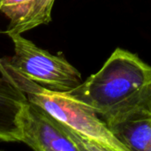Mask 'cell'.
<instances>
[{"label": "cell", "mask_w": 151, "mask_h": 151, "mask_svg": "<svg viewBox=\"0 0 151 151\" xmlns=\"http://www.w3.org/2000/svg\"><path fill=\"white\" fill-rule=\"evenodd\" d=\"M68 91L110 126L151 112V65L137 54L117 48L98 72Z\"/></svg>", "instance_id": "1"}, {"label": "cell", "mask_w": 151, "mask_h": 151, "mask_svg": "<svg viewBox=\"0 0 151 151\" xmlns=\"http://www.w3.org/2000/svg\"><path fill=\"white\" fill-rule=\"evenodd\" d=\"M11 75L28 101L38 104L84 141L91 151H128L111 133L107 124L88 105L69 91L47 88L9 67Z\"/></svg>", "instance_id": "2"}, {"label": "cell", "mask_w": 151, "mask_h": 151, "mask_svg": "<svg viewBox=\"0 0 151 151\" xmlns=\"http://www.w3.org/2000/svg\"><path fill=\"white\" fill-rule=\"evenodd\" d=\"M14 45V55L4 58L6 65L29 80L52 90L68 91L82 83L80 71L64 57L37 47L21 34L8 35Z\"/></svg>", "instance_id": "3"}, {"label": "cell", "mask_w": 151, "mask_h": 151, "mask_svg": "<svg viewBox=\"0 0 151 151\" xmlns=\"http://www.w3.org/2000/svg\"><path fill=\"white\" fill-rule=\"evenodd\" d=\"M21 142L35 151H91L89 146L47 111L27 101L19 116Z\"/></svg>", "instance_id": "4"}, {"label": "cell", "mask_w": 151, "mask_h": 151, "mask_svg": "<svg viewBox=\"0 0 151 151\" xmlns=\"http://www.w3.org/2000/svg\"><path fill=\"white\" fill-rule=\"evenodd\" d=\"M27 101L0 58V141L21 142L19 116Z\"/></svg>", "instance_id": "5"}, {"label": "cell", "mask_w": 151, "mask_h": 151, "mask_svg": "<svg viewBox=\"0 0 151 151\" xmlns=\"http://www.w3.org/2000/svg\"><path fill=\"white\" fill-rule=\"evenodd\" d=\"M56 0H3L0 12L10 20L7 35L22 34L51 21Z\"/></svg>", "instance_id": "6"}, {"label": "cell", "mask_w": 151, "mask_h": 151, "mask_svg": "<svg viewBox=\"0 0 151 151\" xmlns=\"http://www.w3.org/2000/svg\"><path fill=\"white\" fill-rule=\"evenodd\" d=\"M108 127L128 151H151V112L134 115Z\"/></svg>", "instance_id": "7"}, {"label": "cell", "mask_w": 151, "mask_h": 151, "mask_svg": "<svg viewBox=\"0 0 151 151\" xmlns=\"http://www.w3.org/2000/svg\"><path fill=\"white\" fill-rule=\"evenodd\" d=\"M2 2H3V0H0V8H1V4H2Z\"/></svg>", "instance_id": "8"}]
</instances>
